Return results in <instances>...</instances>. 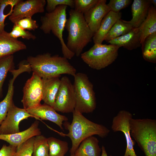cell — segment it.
Listing matches in <instances>:
<instances>
[{
  "label": "cell",
  "mask_w": 156,
  "mask_h": 156,
  "mask_svg": "<svg viewBox=\"0 0 156 156\" xmlns=\"http://www.w3.org/2000/svg\"><path fill=\"white\" fill-rule=\"evenodd\" d=\"M27 61L31 70L41 78L60 77L62 74L73 76L76 73L75 68L64 57L49 53L34 57L29 56Z\"/></svg>",
  "instance_id": "cell-1"
},
{
  "label": "cell",
  "mask_w": 156,
  "mask_h": 156,
  "mask_svg": "<svg viewBox=\"0 0 156 156\" xmlns=\"http://www.w3.org/2000/svg\"><path fill=\"white\" fill-rule=\"evenodd\" d=\"M71 123L65 122L64 126L68 133L65 135L72 142L70 155H74L81 142L89 137L97 135L102 138L106 137L110 131L103 125L95 123L84 116L82 114L74 110Z\"/></svg>",
  "instance_id": "cell-2"
},
{
  "label": "cell",
  "mask_w": 156,
  "mask_h": 156,
  "mask_svg": "<svg viewBox=\"0 0 156 156\" xmlns=\"http://www.w3.org/2000/svg\"><path fill=\"white\" fill-rule=\"evenodd\" d=\"M69 13L65 27L68 33L66 45L70 51L79 57L91 41L94 34L88 26L83 14L71 9Z\"/></svg>",
  "instance_id": "cell-3"
},
{
  "label": "cell",
  "mask_w": 156,
  "mask_h": 156,
  "mask_svg": "<svg viewBox=\"0 0 156 156\" xmlns=\"http://www.w3.org/2000/svg\"><path fill=\"white\" fill-rule=\"evenodd\" d=\"M130 134L145 156H156V120L134 119L130 121Z\"/></svg>",
  "instance_id": "cell-4"
},
{
  "label": "cell",
  "mask_w": 156,
  "mask_h": 156,
  "mask_svg": "<svg viewBox=\"0 0 156 156\" xmlns=\"http://www.w3.org/2000/svg\"><path fill=\"white\" fill-rule=\"evenodd\" d=\"M68 6L60 5L51 12L46 13L41 17V25L40 29L45 34L51 32L60 41L63 57L71 59L75 55L67 47L63 38V31L67 20L66 10Z\"/></svg>",
  "instance_id": "cell-5"
},
{
  "label": "cell",
  "mask_w": 156,
  "mask_h": 156,
  "mask_svg": "<svg viewBox=\"0 0 156 156\" xmlns=\"http://www.w3.org/2000/svg\"><path fill=\"white\" fill-rule=\"evenodd\" d=\"M73 84L75 97V110L81 114L92 112L96 107V101L93 85L87 75L76 73Z\"/></svg>",
  "instance_id": "cell-6"
},
{
  "label": "cell",
  "mask_w": 156,
  "mask_h": 156,
  "mask_svg": "<svg viewBox=\"0 0 156 156\" xmlns=\"http://www.w3.org/2000/svg\"><path fill=\"white\" fill-rule=\"evenodd\" d=\"M119 48L111 44H94L89 50L81 54V58L91 68L101 70L115 61Z\"/></svg>",
  "instance_id": "cell-7"
},
{
  "label": "cell",
  "mask_w": 156,
  "mask_h": 156,
  "mask_svg": "<svg viewBox=\"0 0 156 156\" xmlns=\"http://www.w3.org/2000/svg\"><path fill=\"white\" fill-rule=\"evenodd\" d=\"M56 96L53 108L62 113H73L75 110V97L73 84L69 78L62 77Z\"/></svg>",
  "instance_id": "cell-8"
},
{
  "label": "cell",
  "mask_w": 156,
  "mask_h": 156,
  "mask_svg": "<svg viewBox=\"0 0 156 156\" xmlns=\"http://www.w3.org/2000/svg\"><path fill=\"white\" fill-rule=\"evenodd\" d=\"M133 118L132 114L124 110L120 111L112 120L111 129L114 132L121 131L124 134L126 142V148L123 156H137L134 149L135 144L130 134V121Z\"/></svg>",
  "instance_id": "cell-9"
},
{
  "label": "cell",
  "mask_w": 156,
  "mask_h": 156,
  "mask_svg": "<svg viewBox=\"0 0 156 156\" xmlns=\"http://www.w3.org/2000/svg\"><path fill=\"white\" fill-rule=\"evenodd\" d=\"M21 102L24 108H34L40 105L42 96V78L33 72L31 77L25 84Z\"/></svg>",
  "instance_id": "cell-10"
},
{
  "label": "cell",
  "mask_w": 156,
  "mask_h": 156,
  "mask_svg": "<svg viewBox=\"0 0 156 156\" xmlns=\"http://www.w3.org/2000/svg\"><path fill=\"white\" fill-rule=\"evenodd\" d=\"M45 0L20 1L14 6L9 20L14 24L26 18H31L35 14L44 12Z\"/></svg>",
  "instance_id": "cell-11"
},
{
  "label": "cell",
  "mask_w": 156,
  "mask_h": 156,
  "mask_svg": "<svg viewBox=\"0 0 156 156\" xmlns=\"http://www.w3.org/2000/svg\"><path fill=\"white\" fill-rule=\"evenodd\" d=\"M29 117L35 118L26 109L16 107L13 102L5 118L0 125V134H11L19 132L20 122Z\"/></svg>",
  "instance_id": "cell-12"
},
{
  "label": "cell",
  "mask_w": 156,
  "mask_h": 156,
  "mask_svg": "<svg viewBox=\"0 0 156 156\" xmlns=\"http://www.w3.org/2000/svg\"><path fill=\"white\" fill-rule=\"evenodd\" d=\"M28 112L36 119L48 120L57 125L63 130V122L68 120L66 117L57 113L53 107L46 104L26 109Z\"/></svg>",
  "instance_id": "cell-13"
},
{
  "label": "cell",
  "mask_w": 156,
  "mask_h": 156,
  "mask_svg": "<svg viewBox=\"0 0 156 156\" xmlns=\"http://www.w3.org/2000/svg\"><path fill=\"white\" fill-rule=\"evenodd\" d=\"M106 0H99L97 3L84 13L85 19L91 31L95 34L105 16L110 11Z\"/></svg>",
  "instance_id": "cell-14"
},
{
  "label": "cell",
  "mask_w": 156,
  "mask_h": 156,
  "mask_svg": "<svg viewBox=\"0 0 156 156\" xmlns=\"http://www.w3.org/2000/svg\"><path fill=\"white\" fill-rule=\"evenodd\" d=\"M28 68L27 65L21 63L19 64L17 69H14L10 71L12 74L13 77L9 81L6 95L4 99L0 102V125L5 118L9 108L13 103L14 83L15 80L20 74L28 72Z\"/></svg>",
  "instance_id": "cell-15"
},
{
  "label": "cell",
  "mask_w": 156,
  "mask_h": 156,
  "mask_svg": "<svg viewBox=\"0 0 156 156\" xmlns=\"http://www.w3.org/2000/svg\"><path fill=\"white\" fill-rule=\"evenodd\" d=\"M38 125V121L36 120L29 128L24 131L11 134H0V140L17 147L30 138L40 135L41 132Z\"/></svg>",
  "instance_id": "cell-16"
},
{
  "label": "cell",
  "mask_w": 156,
  "mask_h": 156,
  "mask_svg": "<svg viewBox=\"0 0 156 156\" xmlns=\"http://www.w3.org/2000/svg\"><path fill=\"white\" fill-rule=\"evenodd\" d=\"M26 48L23 42L11 37L9 33L5 31L0 33V59Z\"/></svg>",
  "instance_id": "cell-17"
},
{
  "label": "cell",
  "mask_w": 156,
  "mask_h": 156,
  "mask_svg": "<svg viewBox=\"0 0 156 156\" xmlns=\"http://www.w3.org/2000/svg\"><path fill=\"white\" fill-rule=\"evenodd\" d=\"M140 38V32L138 28H133L126 34L113 39L108 43L131 50L141 46Z\"/></svg>",
  "instance_id": "cell-18"
},
{
  "label": "cell",
  "mask_w": 156,
  "mask_h": 156,
  "mask_svg": "<svg viewBox=\"0 0 156 156\" xmlns=\"http://www.w3.org/2000/svg\"><path fill=\"white\" fill-rule=\"evenodd\" d=\"M60 77L42 78V100L46 104L53 107L61 83Z\"/></svg>",
  "instance_id": "cell-19"
},
{
  "label": "cell",
  "mask_w": 156,
  "mask_h": 156,
  "mask_svg": "<svg viewBox=\"0 0 156 156\" xmlns=\"http://www.w3.org/2000/svg\"><path fill=\"white\" fill-rule=\"evenodd\" d=\"M151 4L150 0H134L131 6L132 18L126 22L133 28H138L146 18Z\"/></svg>",
  "instance_id": "cell-20"
},
{
  "label": "cell",
  "mask_w": 156,
  "mask_h": 156,
  "mask_svg": "<svg viewBox=\"0 0 156 156\" xmlns=\"http://www.w3.org/2000/svg\"><path fill=\"white\" fill-rule=\"evenodd\" d=\"M121 13L110 11L102 20L99 27L92 39L94 44H102L107 34L118 19H121Z\"/></svg>",
  "instance_id": "cell-21"
},
{
  "label": "cell",
  "mask_w": 156,
  "mask_h": 156,
  "mask_svg": "<svg viewBox=\"0 0 156 156\" xmlns=\"http://www.w3.org/2000/svg\"><path fill=\"white\" fill-rule=\"evenodd\" d=\"M99 141L95 136H92L83 140L76 150L75 156H100L101 149Z\"/></svg>",
  "instance_id": "cell-22"
},
{
  "label": "cell",
  "mask_w": 156,
  "mask_h": 156,
  "mask_svg": "<svg viewBox=\"0 0 156 156\" xmlns=\"http://www.w3.org/2000/svg\"><path fill=\"white\" fill-rule=\"evenodd\" d=\"M138 28L140 32L141 44L146 37L156 32V8L150 6L146 18Z\"/></svg>",
  "instance_id": "cell-23"
},
{
  "label": "cell",
  "mask_w": 156,
  "mask_h": 156,
  "mask_svg": "<svg viewBox=\"0 0 156 156\" xmlns=\"http://www.w3.org/2000/svg\"><path fill=\"white\" fill-rule=\"evenodd\" d=\"M142 55L146 61L156 62V32L146 37L141 44Z\"/></svg>",
  "instance_id": "cell-24"
},
{
  "label": "cell",
  "mask_w": 156,
  "mask_h": 156,
  "mask_svg": "<svg viewBox=\"0 0 156 156\" xmlns=\"http://www.w3.org/2000/svg\"><path fill=\"white\" fill-rule=\"evenodd\" d=\"M133 28L132 26L126 21L119 19L108 32L104 40L108 42L113 39L126 34Z\"/></svg>",
  "instance_id": "cell-25"
},
{
  "label": "cell",
  "mask_w": 156,
  "mask_h": 156,
  "mask_svg": "<svg viewBox=\"0 0 156 156\" xmlns=\"http://www.w3.org/2000/svg\"><path fill=\"white\" fill-rule=\"evenodd\" d=\"M49 156H64L68 150V142L53 137L47 138Z\"/></svg>",
  "instance_id": "cell-26"
},
{
  "label": "cell",
  "mask_w": 156,
  "mask_h": 156,
  "mask_svg": "<svg viewBox=\"0 0 156 156\" xmlns=\"http://www.w3.org/2000/svg\"><path fill=\"white\" fill-rule=\"evenodd\" d=\"M14 56L11 55L0 59V96L2 94L3 85L8 72L14 69Z\"/></svg>",
  "instance_id": "cell-27"
},
{
  "label": "cell",
  "mask_w": 156,
  "mask_h": 156,
  "mask_svg": "<svg viewBox=\"0 0 156 156\" xmlns=\"http://www.w3.org/2000/svg\"><path fill=\"white\" fill-rule=\"evenodd\" d=\"M32 156H49L47 138L42 135L35 137Z\"/></svg>",
  "instance_id": "cell-28"
},
{
  "label": "cell",
  "mask_w": 156,
  "mask_h": 156,
  "mask_svg": "<svg viewBox=\"0 0 156 156\" xmlns=\"http://www.w3.org/2000/svg\"><path fill=\"white\" fill-rule=\"evenodd\" d=\"M20 0H0V33L4 31L5 25L4 23L6 18L12 14L14 7L11 8L8 13L4 14L5 9L8 6H15Z\"/></svg>",
  "instance_id": "cell-29"
},
{
  "label": "cell",
  "mask_w": 156,
  "mask_h": 156,
  "mask_svg": "<svg viewBox=\"0 0 156 156\" xmlns=\"http://www.w3.org/2000/svg\"><path fill=\"white\" fill-rule=\"evenodd\" d=\"M35 137L30 138L17 146L14 156H32Z\"/></svg>",
  "instance_id": "cell-30"
},
{
  "label": "cell",
  "mask_w": 156,
  "mask_h": 156,
  "mask_svg": "<svg viewBox=\"0 0 156 156\" xmlns=\"http://www.w3.org/2000/svg\"><path fill=\"white\" fill-rule=\"evenodd\" d=\"M74 9L84 14L94 7L99 0H74Z\"/></svg>",
  "instance_id": "cell-31"
},
{
  "label": "cell",
  "mask_w": 156,
  "mask_h": 156,
  "mask_svg": "<svg viewBox=\"0 0 156 156\" xmlns=\"http://www.w3.org/2000/svg\"><path fill=\"white\" fill-rule=\"evenodd\" d=\"M10 36L14 39H17L19 37L27 40H34L36 36L30 32L26 31L16 24H14L11 31L9 33Z\"/></svg>",
  "instance_id": "cell-32"
},
{
  "label": "cell",
  "mask_w": 156,
  "mask_h": 156,
  "mask_svg": "<svg viewBox=\"0 0 156 156\" xmlns=\"http://www.w3.org/2000/svg\"><path fill=\"white\" fill-rule=\"evenodd\" d=\"M46 10L48 12L53 11L56 7L60 5L69 6L71 9H74V0H47Z\"/></svg>",
  "instance_id": "cell-33"
},
{
  "label": "cell",
  "mask_w": 156,
  "mask_h": 156,
  "mask_svg": "<svg viewBox=\"0 0 156 156\" xmlns=\"http://www.w3.org/2000/svg\"><path fill=\"white\" fill-rule=\"evenodd\" d=\"M131 1V0H110L107 4L110 11L118 13L121 10L127 7Z\"/></svg>",
  "instance_id": "cell-34"
},
{
  "label": "cell",
  "mask_w": 156,
  "mask_h": 156,
  "mask_svg": "<svg viewBox=\"0 0 156 156\" xmlns=\"http://www.w3.org/2000/svg\"><path fill=\"white\" fill-rule=\"evenodd\" d=\"M15 24L25 30H35L39 27L36 21L32 19L31 18H26L22 19Z\"/></svg>",
  "instance_id": "cell-35"
},
{
  "label": "cell",
  "mask_w": 156,
  "mask_h": 156,
  "mask_svg": "<svg viewBox=\"0 0 156 156\" xmlns=\"http://www.w3.org/2000/svg\"><path fill=\"white\" fill-rule=\"evenodd\" d=\"M17 147L10 145H3L0 150V156H14Z\"/></svg>",
  "instance_id": "cell-36"
},
{
  "label": "cell",
  "mask_w": 156,
  "mask_h": 156,
  "mask_svg": "<svg viewBox=\"0 0 156 156\" xmlns=\"http://www.w3.org/2000/svg\"><path fill=\"white\" fill-rule=\"evenodd\" d=\"M101 149L102 153L101 156H108L105 146H103ZM110 156H112L111 155Z\"/></svg>",
  "instance_id": "cell-37"
},
{
  "label": "cell",
  "mask_w": 156,
  "mask_h": 156,
  "mask_svg": "<svg viewBox=\"0 0 156 156\" xmlns=\"http://www.w3.org/2000/svg\"><path fill=\"white\" fill-rule=\"evenodd\" d=\"M151 3H152L154 5V6L156 8V0H150Z\"/></svg>",
  "instance_id": "cell-38"
},
{
  "label": "cell",
  "mask_w": 156,
  "mask_h": 156,
  "mask_svg": "<svg viewBox=\"0 0 156 156\" xmlns=\"http://www.w3.org/2000/svg\"><path fill=\"white\" fill-rule=\"evenodd\" d=\"M70 156H75L74 155H70Z\"/></svg>",
  "instance_id": "cell-39"
},
{
  "label": "cell",
  "mask_w": 156,
  "mask_h": 156,
  "mask_svg": "<svg viewBox=\"0 0 156 156\" xmlns=\"http://www.w3.org/2000/svg\"></svg>",
  "instance_id": "cell-40"
}]
</instances>
